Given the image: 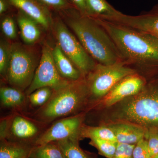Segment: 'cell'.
<instances>
[{"label": "cell", "instance_id": "cell-12", "mask_svg": "<svg viewBox=\"0 0 158 158\" xmlns=\"http://www.w3.org/2000/svg\"><path fill=\"white\" fill-rule=\"evenodd\" d=\"M9 4L37 21L43 28H52L53 19L48 7L38 0H8Z\"/></svg>", "mask_w": 158, "mask_h": 158}, {"label": "cell", "instance_id": "cell-26", "mask_svg": "<svg viewBox=\"0 0 158 158\" xmlns=\"http://www.w3.org/2000/svg\"><path fill=\"white\" fill-rule=\"evenodd\" d=\"M1 29L3 34L10 40H15L17 37V33L14 20L11 16H6L1 21Z\"/></svg>", "mask_w": 158, "mask_h": 158}, {"label": "cell", "instance_id": "cell-23", "mask_svg": "<svg viewBox=\"0 0 158 158\" xmlns=\"http://www.w3.org/2000/svg\"><path fill=\"white\" fill-rule=\"evenodd\" d=\"M54 90L48 87L38 88L28 95L31 104L34 106L42 107L51 98Z\"/></svg>", "mask_w": 158, "mask_h": 158}, {"label": "cell", "instance_id": "cell-18", "mask_svg": "<svg viewBox=\"0 0 158 158\" xmlns=\"http://www.w3.org/2000/svg\"><path fill=\"white\" fill-rule=\"evenodd\" d=\"M0 98L2 106L8 108L19 107L25 100L23 91L12 87H1Z\"/></svg>", "mask_w": 158, "mask_h": 158}, {"label": "cell", "instance_id": "cell-17", "mask_svg": "<svg viewBox=\"0 0 158 158\" xmlns=\"http://www.w3.org/2000/svg\"><path fill=\"white\" fill-rule=\"evenodd\" d=\"M86 6L87 15L90 17H109L119 12L106 0H86Z\"/></svg>", "mask_w": 158, "mask_h": 158}, {"label": "cell", "instance_id": "cell-27", "mask_svg": "<svg viewBox=\"0 0 158 158\" xmlns=\"http://www.w3.org/2000/svg\"><path fill=\"white\" fill-rule=\"evenodd\" d=\"M133 158H152L148 149L147 140L143 138L135 144L133 150Z\"/></svg>", "mask_w": 158, "mask_h": 158}, {"label": "cell", "instance_id": "cell-29", "mask_svg": "<svg viewBox=\"0 0 158 158\" xmlns=\"http://www.w3.org/2000/svg\"><path fill=\"white\" fill-rule=\"evenodd\" d=\"M135 144L117 143L115 154L112 158H133V152Z\"/></svg>", "mask_w": 158, "mask_h": 158}, {"label": "cell", "instance_id": "cell-10", "mask_svg": "<svg viewBox=\"0 0 158 158\" xmlns=\"http://www.w3.org/2000/svg\"><path fill=\"white\" fill-rule=\"evenodd\" d=\"M101 18L144 31L158 38V5L150 11L143 12L138 15H127L119 11L113 16Z\"/></svg>", "mask_w": 158, "mask_h": 158}, {"label": "cell", "instance_id": "cell-30", "mask_svg": "<svg viewBox=\"0 0 158 158\" xmlns=\"http://www.w3.org/2000/svg\"><path fill=\"white\" fill-rule=\"evenodd\" d=\"M148 149L152 158L158 155V136L152 135L150 136L148 141Z\"/></svg>", "mask_w": 158, "mask_h": 158}, {"label": "cell", "instance_id": "cell-13", "mask_svg": "<svg viewBox=\"0 0 158 158\" xmlns=\"http://www.w3.org/2000/svg\"><path fill=\"white\" fill-rule=\"evenodd\" d=\"M52 55L57 70L63 78L73 81L85 77L57 44L52 48Z\"/></svg>", "mask_w": 158, "mask_h": 158}, {"label": "cell", "instance_id": "cell-24", "mask_svg": "<svg viewBox=\"0 0 158 158\" xmlns=\"http://www.w3.org/2000/svg\"><path fill=\"white\" fill-rule=\"evenodd\" d=\"M11 43L7 40L1 38L0 40V73L6 77L11 56Z\"/></svg>", "mask_w": 158, "mask_h": 158}, {"label": "cell", "instance_id": "cell-9", "mask_svg": "<svg viewBox=\"0 0 158 158\" xmlns=\"http://www.w3.org/2000/svg\"><path fill=\"white\" fill-rule=\"evenodd\" d=\"M82 121V116L79 115L60 118L36 139L35 145L40 146L72 137H80Z\"/></svg>", "mask_w": 158, "mask_h": 158}, {"label": "cell", "instance_id": "cell-28", "mask_svg": "<svg viewBox=\"0 0 158 158\" xmlns=\"http://www.w3.org/2000/svg\"><path fill=\"white\" fill-rule=\"evenodd\" d=\"M47 7L59 11H64L73 7L69 0H38Z\"/></svg>", "mask_w": 158, "mask_h": 158}, {"label": "cell", "instance_id": "cell-1", "mask_svg": "<svg viewBox=\"0 0 158 158\" xmlns=\"http://www.w3.org/2000/svg\"><path fill=\"white\" fill-rule=\"evenodd\" d=\"M61 11L65 23L98 63L109 65L125 61L109 34L93 18L81 14L75 8Z\"/></svg>", "mask_w": 158, "mask_h": 158}, {"label": "cell", "instance_id": "cell-33", "mask_svg": "<svg viewBox=\"0 0 158 158\" xmlns=\"http://www.w3.org/2000/svg\"><path fill=\"white\" fill-rule=\"evenodd\" d=\"M153 158H158V155L156 156H155Z\"/></svg>", "mask_w": 158, "mask_h": 158}, {"label": "cell", "instance_id": "cell-31", "mask_svg": "<svg viewBox=\"0 0 158 158\" xmlns=\"http://www.w3.org/2000/svg\"><path fill=\"white\" fill-rule=\"evenodd\" d=\"M74 7L83 15H87L86 0H70Z\"/></svg>", "mask_w": 158, "mask_h": 158}, {"label": "cell", "instance_id": "cell-8", "mask_svg": "<svg viewBox=\"0 0 158 158\" xmlns=\"http://www.w3.org/2000/svg\"><path fill=\"white\" fill-rule=\"evenodd\" d=\"M52 48L48 43L43 44L39 65L33 81L26 91L27 96L42 87H50L54 90H57L70 82L63 78L59 73L53 59Z\"/></svg>", "mask_w": 158, "mask_h": 158}, {"label": "cell", "instance_id": "cell-25", "mask_svg": "<svg viewBox=\"0 0 158 158\" xmlns=\"http://www.w3.org/2000/svg\"><path fill=\"white\" fill-rule=\"evenodd\" d=\"M90 144L96 148L101 154L107 158H112L116 152L117 142L102 140L98 138H91Z\"/></svg>", "mask_w": 158, "mask_h": 158}, {"label": "cell", "instance_id": "cell-15", "mask_svg": "<svg viewBox=\"0 0 158 158\" xmlns=\"http://www.w3.org/2000/svg\"><path fill=\"white\" fill-rule=\"evenodd\" d=\"M22 38L27 44L39 41L41 36L40 25L35 20L19 11L16 17ZM41 27V26H40Z\"/></svg>", "mask_w": 158, "mask_h": 158}, {"label": "cell", "instance_id": "cell-20", "mask_svg": "<svg viewBox=\"0 0 158 158\" xmlns=\"http://www.w3.org/2000/svg\"><path fill=\"white\" fill-rule=\"evenodd\" d=\"M80 136L82 138H98L117 143L115 134L109 127H83L81 128Z\"/></svg>", "mask_w": 158, "mask_h": 158}, {"label": "cell", "instance_id": "cell-16", "mask_svg": "<svg viewBox=\"0 0 158 158\" xmlns=\"http://www.w3.org/2000/svg\"><path fill=\"white\" fill-rule=\"evenodd\" d=\"M9 131L15 139L27 140L36 137L39 132L37 126L33 122L20 115H16L9 123Z\"/></svg>", "mask_w": 158, "mask_h": 158}, {"label": "cell", "instance_id": "cell-5", "mask_svg": "<svg viewBox=\"0 0 158 158\" xmlns=\"http://www.w3.org/2000/svg\"><path fill=\"white\" fill-rule=\"evenodd\" d=\"M56 44L82 74L86 77L97 63L60 18L53 19L52 28Z\"/></svg>", "mask_w": 158, "mask_h": 158}, {"label": "cell", "instance_id": "cell-6", "mask_svg": "<svg viewBox=\"0 0 158 158\" xmlns=\"http://www.w3.org/2000/svg\"><path fill=\"white\" fill-rule=\"evenodd\" d=\"M126 61L112 65L97 63L94 68L85 77L90 94L94 98H103L123 78L136 73Z\"/></svg>", "mask_w": 158, "mask_h": 158}, {"label": "cell", "instance_id": "cell-4", "mask_svg": "<svg viewBox=\"0 0 158 158\" xmlns=\"http://www.w3.org/2000/svg\"><path fill=\"white\" fill-rule=\"evenodd\" d=\"M37 53L19 42L11 43V56L6 78L13 88L23 91L31 85L40 62Z\"/></svg>", "mask_w": 158, "mask_h": 158}, {"label": "cell", "instance_id": "cell-19", "mask_svg": "<svg viewBox=\"0 0 158 158\" xmlns=\"http://www.w3.org/2000/svg\"><path fill=\"white\" fill-rule=\"evenodd\" d=\"M79 136L56 141L65 158H91L79 145Z\"/></svg>", "mask_w": 158, "mask_h": 158}, {"label": "cell", "instance_id": "cell-7", "mask_svg": "<svg viewBox=\"0 0 158 158\" xmlns=\"http://www.w3.org/2000/svg\"><path fill=\"white\" fill-rule=\"evenodd\" d=\"M122 109L123 116L139 125L158 123V90L144 87L131 97Z\"/></svg>", "mask_w": 158, "mask_h": 158}, {"label": "cell", "instance_id": "cell-14", "mask_svg": "<svg viewBox=\"0 0 158 158\" xmlns=\"http://www.w3.org/2000/svg\"><path fill=\"white\" fill-rule=\"evenodd\" d=\"M116 136L117 143L136 144L145 136L143 127L136 124L118 123L109 127Z\"/></svg>", "mask_w": 158, "mask_h": 158}, {"label": "cell", "instance_id": "cell-32", "mask_svg": "<svg viewBox=\"0 0 158 158\" xmlns=\"http://www.w3.org/2000/svg\"><path fill=\"white\" fill-rule=\"evenodd\" d=\"M9 3L8 0H0V14L1 15L3 14L8 10Z\"/></svg>", "mask_w": 158, "mask_h": 158}, {"label": "cell", "instance_id": "cell-22", "mask_svg": "<svg viewBox=\"0 0 158 158\" xmlns=\"http://www.w3.org/2000/svg\"><path fill=\"white\" fill-rule=\"evenodd\" d=\"M31 154L34 158H65L56 141L37 146Z\"/></svg>", "mask_w": 158, "mask_h": 158}, {"label": "cell", "instance_id": "cell-21", "mask_svg": "<svg viewBox=\"0 0 158 158\" xmlns=\"http://www.w3.org/2000/svg\"><path fill=\"white\" fill-rule=\"evenodd\" d=\"M31 151L23 145L2 142L0 147V158H27Z\"/></svg>", "mask_w": 158, "mask_h": 158}, {"label": "cell", "instance_id": "cell-2", "mask_svg": "<svg viewBox=\"0 0 158 158\" xmlns=\"http://www.w3.org/2000/svg\"><path fill=\"white\" fill-rule=\"evenodd\" d=\"M91 17L107 33L129 65L158 62V38L155 36L100 18Z\"/></svg>", "mask_w": 158, "mask_h": 158}, {"label": "cell", "instance_id": "cell-11", "mask_svg": "<svg viewBox=\"0 0 158 158\" xmlns=\"http://www.w3.org/2000/svg\"><path fill=\"white\" fill-rule=\"evenodd\" d=\"M144 78L137 73L133 74L119 81L103 97L105 106H110L126 98L139 93L145 86Z\"/></svg>", "mask_w": 158, "mask_h": 158}, {"label": "cell", "instance_id": "cell-3", "mask_svg": "<svg viewBox=\"0 0 158 158\" xmlns=\"http://www.w3.org/2000/svg\"><path fill=\"white\" fill-rule=\"evenodd\" d=\"M88 95L85 77L69 82L59 90H54L48 101L35 113V117L41 122L49 123L70 116L83 106Z\"/></svg>", "mask_w": 158, "mask_h": 158}]
</instances>
